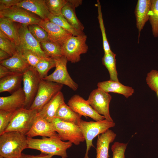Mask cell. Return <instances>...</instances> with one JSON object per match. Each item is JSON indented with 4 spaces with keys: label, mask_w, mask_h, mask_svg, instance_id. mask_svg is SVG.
Wrapping results in <instances>:
<instances>
[{
    "label": "cell",
    "mask_w": 158,
    "mask_h": 158,
    "mask_svg": "<svg viewBox=\"0 0 158 158\" xmlns=\"http://www.w3.org/2000/svg\"><path fill=\"white\" fill-rule=\"evenodd\" d=\"M151 6L150 0H138L137 1L135 8V14L136 27L138 32L139 38L141 30L146 22L149 20Z\"/></svg>",
    "instance_id": "cell-19"
},
{
    "label": "cell",
    "mask_w": 158,
    "mask_h": 158,
    "mask_svg": "<svg viewBox=\"0 0 158 158\" xmlns=\"http://www.w3.org/2000/svg\"><path fill=\"white\" fill-rule=\"evenodd\" d=\"M25 96L20 88L10 96L0 97V110H16L24 108Z\"/></svg>",
    "instance_id": "cell-16"
},
{
    "label": "cell",
    "mask_w": 158,
    "mask_h": 158,
    "mask_svg": "<svg viewBox=\"0 0 158 158\" xmlns=\"http://www.w3.org/2000/svg\"><path fill=\"white\" fill-rule=\"evenodd\" d=\"M28 27L30 33L40 43L49 40L46 31L38 24L30 25Z\"/></svg>",
    "instance_id": "cell-35"
},
{
    "label": "cell",
    "mask_w": 158,
    "mask_h": 158,
    "mask_svg": "<svg viewBox=\"0 0 158 158\" xmlns=\"http://www.w3.org/2000/svg\"><path fill=\"white\" fill-rule=\"evenodd\" d=\"M40 44L42 49L49 57L55 59L63 56L60 45L49 40Z\"/></svg>",
    "instance_id": "cell-30"
},
{
    "label": "cell",
    "mask_w": 158,
    "mask_h": 158,
    "mask_svg": "<svg viewBox=\"0 0 158 158\" xmlns=\"http://www.w3.org/2000/svg\"><path fill=\"white\" fill-rule=\"evenodd\" d=\"M146 82L149 87L158 97V71L152 70L147 74Z\"/></svg>",
    "instance_id": "cell-38"
},
{
    "label": "cell",
    "mask_w": 158,
    "mask_h": 158,
    "mask_svg": "<svg viewBox=\"0 0 158 158\" xmlns=\"http://www.w3.org/2000/svg\"><path fill=\"white\" fill-rule=\"evenodd\" d=\"M116 54L112 51L107 54H104L102 58V62L109 71L110 80L118 82L116 66Z\"/></svg>",
    "instance_id": "cell-27"
},
{
    "label": "cell",
    "mask_w": 158,
    "mask_h": 158,
    "mask_svg": "<svg viewBox=\"0 0 158 158\" xmlns=\"http://www.w3.org/2000/svg\"><path fill=\"white\" fill-rule=\"evenodd\" d=\"M149 20L151 26L153 35L158 37V0H151Z\"/></svg>",
    "instance_id": "cell-31"
},
{
    "label": "cell",
    "mask_w": 158,
    "mask_h": 158,
    "mask_svg": "<svg viewBox=\"0 0 158 158\" xmlns=\"http://www.w3.org/2000/svg\"><path fill=\"white\" fill-rule=\"evenodd\" d=\"M25 135L29 138L40 136L60 138L51 122L48 121L38 114L31 128Z\"/></svg>",
    "instance_id": "cell-15"
},
{
    "label": "cell",
    "mask_w": 158,
    "mask_h": 158,
    "mask_svg": "<svg viewBox=\"0 0 158 158\" xmlns=\"http://www.w3.org/2000/svg\"><path fill=\"white\" fill-rule=\"evenodd\" d=\"M27 138L28 148L37 150L42 153L53 156L57 155L62 158L68 157L67 150L73 145L70 141L65 142L58 137H43L41 139Z\"/></svg>",
    "instance_id": "cell-1"
},
{
    "label": "cell",
    "mask_w": 158,
    "mask_h": 158,
    "mask_svg": "<svg viewBox=\"0 0 158 158\" xmlns=\"http://www.w3.org/2000/svg\"><path fill=\"white\" fill-rule=\"evenodd\" d=\"M55 69L54 72L43 80L68 86L73 91H76L78 85L75 82L68 73L67 68L68 61L64 56L54 59Z\"/></svg>",
    "instance_id": "cell-9"
},
{
    "label": "cell",
    "mask_w": 158,
    "mask_h": 158,
    "mask_svg": "<svg viewBox=\"0 0 158 158\" xmlns=\"http://www.w3.org/2000/svg\"><path fill=\"white\" fill-rule=\"evenodd\" d=\"M68 105L74 111L87 118L89 117L95 121L105 119L104 117L96 112L87 100L78 95L72 96L69 100Z\"/></svg>",
    "instance_id": "cell-13"
},
{
    "label": "cell",
    "mask_w": 158,
    "mask_h": 158,
    "mask_svg": "<svg viewBox=\"0 0 158 158\" xmlns=\"http://www.w3.org/2000/svg\"><path fill=\"white\" fill-rule=\"evenodd\" d=\"M115 125L114 121H110L105 119L95 121H87L81 119L79 126L85 138L86 146L84 158H89V151L91 147H94L92 143L94 139L98 135L106 132Z\"/></svg>",
    "instance_id": "cell-3"
},
{
    "label": "cell",
    "mask_w": 158,
    "mask_h": 158,
    "mask_svg": "<svg viewBox=\"0 0 158 158\" xmlns=\"http://www.w3.org/2000/svg\"><path fill=\"white\" fill-rule=\"evenodd\" d=\"M17 50L25 61L30 66L34 68L42 58L28 50L19 49L17 47Z\"/></svg>",
    "instance_id": "cell-33"
},
{
    "label": "cell",
    "mask_w": 158,
    "mask_h": 158,
    "mask_svg": "<svg viewBox=\"0 0 158 158\" xmlns=\"http://www.w3.org/2000/svg\"><path fill=\"white\" fill-rule=\"evenodd\" d=\"M17 158H53V156L42 153L37 155H30L22 153Z\"/></svg>",
    "instance_id": "cell-41"
},
{
    "label": "cell",
    "mask_w": 158,
    "mask_h": 158,
    "mask_svg": "<svg viewBox=\"0 0 158 158\" xmlns=\"http://www.w3.org/2000/svg\"><path fill=\"white\" fill-rule=\"evenodd\" d=\"M26 135L16 131L4 132L0 135V156L5 158H17L28 148Z\"/></svg>",
    "instance_id": "cell-2"
},
{
    "label": "cell",
    "mask_w": 158,
    "mask_h": 158,
    "mask_svg": "<svg viewBox=\"0 0 158 158\" xmlns=\"http://www.w3.org/2000/svg\"><path fill=\"white\" fill-rule=\"evenodd\" d=\"M0 158H4L1 156H0Z\"/></svg>",
    "instance_id": "cell-44"
},
{
    "label": "cell",
    "mask_w": 158,
    "mask_h": 158,
    "mask_svg": "<svg viewBox=\"0 0 158 158\" xmlns=\"http://www.w3.org/2000/svg\"><path fill=\"white\" fill-rule=\"evenodd\" d=\"M19 26L20 24H17L7 18L0 17V31L17 47L20 41Z\"/></svg>",
    "instance_id": "cell-23"
},
{
    "label": "cell",
    "mask_w": 158,
    "mask_h": 158,
    "mask_svg": "<svg viewBox=\"0 0 158 158\" xmlns=\"http://www.w3.org/2000/svg\"><path fill=\"white\" fill-rule=\"evenodd\" d=\"M112 98L108 93L97 88L93 90L87 100L95 111L105 119L114 121L110 114L109 106Z\"/></svg>",
    "instance_id": "cell-11"
},
{
    "label": "cell",
    "mask_w": 158,
    "mask_h": 158,
    "mask_svg": "<svg viewBox=\"0 0 158 158\" xmlns=\"http://www.w3.org/2000/svg\"><path fill=\"white\" fill-rule=\"evenodd\" d=\"M67 2L63 8L61 14L68 23L77 30L83 32L84 27L78 18L75 8L81 5L82 0H66Z\"/></svg>",
    "instance_id": "cell-17"
},
{
    "label": "cell",
    "mask_w": 158,
    "mask_h": 158,
    "mask_svg": "<svg viewBox=\"0 0 158 158\" xmlns=\"http://www.w3.org/2000/svg\"><path fill=\"white\" fill-rule=\"evenodd\" d=\"M16 73L13 72L5 67L0 65V78Z\"/></svg>",
    "instance_id": "cell-42"
},
{
    "label": "cell",
    "mask_w": 158,
    "mask_h": 158,
    "mask_svg": "<svg viewBox=\"0 0 158 158\" xmlns=\"http://www.w3.org/2000/svg\"><path fill=\"white\" fill-rule=\"evenodd\" d=\"M38 113L36 110L24 108L16 110L4 132H18L25 135L31 128Z\"/></svg>",
    "instance_id": "cell-4"
},
{
    "label": "cell",
    "mask_w": 158,
    "mask_h": 158,
    "mask_svg": "<svg viewBox=\"0 0 158 158\" xmlns=\"http://www.w3.org/2000/svg\"><path fill=\"white\" fill-rule=\"evenodd\" d=\"M128 143L114 142L111 146L112 158H125V152Z\"/></svg>",
    "instance_id": "cell-39"
},
{
    "label": "cell",
    "mask_w": 158,
    "mask_h": 158,
    "mask_svg": "<svg viewBox=\"0 0 158 158\" xmlns=\"http://www.w3.org/2000/svg\"><path fill=\"white\" fill-rule=\"evenodd\" d=\"M97 2L96 5L97 8L98 13L97 18L102 36L103 48L104 54H107L111 52L112 51L110 49L105 32V29L104 24L100 2L98 0H97Z\"/></svg>",
    "instance_id": "cell-32"
},
{
    "label": "cell",
    "mask_w": 158,
    "mask_h": 158,
    "mask_svg": "<svg viewBox=\"0 0 158 158\" xmlns=\"http://www.w3.org/2000/svg\"><path fill=\"white\" fill-rule=\"evenodd\" d=\"M20 43L18 48L30 50L42 58L49 57L42 49L40 43L29 31L28 26L20 24Z\"/></svg>",
    "instance_id": "cell-12"
},
{
    "label": "cell",
    "mask_w": 158,
    "mask_h": 158,
    "mask_svg": "<svg viewBox=\"0 0 158 158\" xmlns=\"http://www.w3.org/2000/svg\"><path fill=\"white\" fill-rule=\"evenodd\" d=\"M66 0H45V3L50 13L53 15L61 14V11L66 4Z\"/></svg>",
    "instance_id": "cell-36"
},
{
    "label": "cell",
    "mask_w": 158,
    "mask_h": 158,
    "mask_svg": "<svg viewBox=\"0 0 158 158\" xmlns=\"http://www.w3.org/2000/svg\"><path fill=\"white\" fill-rule=\"evenodd\" d=\"M116 134L111 130L98 135L96 144V158H109L110 144L114 140Z\"/></svg>",
    "instance_id": "cell-20"
},
{
    "label": "cell",
    "mask_w": 158,
    "mask_h": 158,
    "mask_svg": "<svg viewBox=\"0 0 158 158\" xmlns=\"http://www.w3.org/2000/svg\"><path fill=\"white\" fill-rule=\"evenodd\" d=\"M0 64L13 72L19 73H24L30 66L18 51L10 58L0 61Z\"/></svg>",
    "instance_id": "cell-26"
},
{
    "label": "cell",
    "mask_w": 158,
    "mask_h": 158,
    "mask_svg": "<svg viewBox=\"0 0 158 158\" xmlns=\"http://www.w3.org/2000/svg\"><path fill=\"white\" fill-rule=\"evenodd\" d=\"M0 17L6 18L14 22L27 26L38 24L42 20L35 14L17 6L7 8L0 4Z\"/></svg>",
    "instance_id": "cell-8"
},
{
    "label": "cell",
    "mask_w": 158,
    "mask_h": 158,
    "mask_svg": "<svg viewBox=\"0 0 158 158\" xmlns=\"http://www.w3.org/2000/svg\"><path fill=\"white\" fill-rule=\"evenodd\" d=\"M64 98L60 91L56 94L38 113V114L51 122L59 107L64 103Z\"/></svg>",
    "instance_id": "cell-22"
},
{
    "label": "cell",
    "mask_w": 158,
    "mask_h": 158,
    "mask_svg": "<svg viewBox=\"0 0 158 158\" xmlns=\"http://www.w3.org/2000/svg\"><path fill=\"white\" fill-rule=\"evenodd\" d=\"M11 57L6 52L0 49V62L7 59Z\"/></svg>",
    "instance_id": "cell-43"
},
{
    "label": "cell",
    "mask_w": 158,
    "mask_h": 158,
    "mask_svg": "<svg viewBox=\"0 0 158 158\" xmlns=\"http://www.w3.org/2000/svg\"><path fill=\"white\" fill-rule=\"evenodd\" d=\"M23 73H16L0 79V92L12 94L20 88Z\"/></svg>",
    "instance_id": "cell-24"
},
{
    "label": "cell",
    "mask_w": 158,
    "mask_h": 158,
    "mask_svg": "<svg viewBox=\"0 0 158 158\" xmlns=\"http://www.w3.org/2000/svg\"><path fill=\"white\" fill-rule=\"evenodd\" d=\"M22 0H0V4L5 7L9 8L16 6Z\"/></svg>",
    "instance_id": "cell-40"
},
{
    "label": "cell",
    "mask_w": 158,
    "mask_h": 158,
    "mask_svg": "<svg viewBox=\"0 0 158 158\" xmlns=\"http://www.w3.org/2000/svg\"><path fill=\"white\" fill-rule=\"evenodd\" d=\"M16 111L0 110V135L4 132Z\"/></svg>",
    "instance_id": "cell-37"
},
{
    "label": "cell",
    "mask_w": 158,
    "mask_h": 158,
    "mask_svg": "<svg viewBox=\"0 0 158 158\" xmlns=\"http://www.w3.org/2000/svg\"><path fill=\"white\" fill-rule=\"evenodd\" d=\"M55 66L54 59L50 57L42 58L35 68L38 73L41 79L43 80L48 75L49 71Z\"/></svg>",
    "instance_id": "cell-29"
},
{
    "label": "cell",
    "mask_w": 158,
    "mask_h": 158,
    "mask_svg": "<svg viewBox=\"0 0 158 158\" xmlns=\"http://www.w3.org/2000/svg\"><path fill=\"white\" fill-rule=\"evenodd\" d=\"M48 19L51 22L71 33L73 36H78L84 34L83 32H80L72 26L61 14L54 15L50 13Z\"/></svg>",
    "instance_id": "cell-28"
},
{
    "label": "cell",
    "mask_w": 158,
    "mask_h": 158,
    "mask_svg": "<svg viewBox=\"0 0 158 158\" xmlns=\"http://www.w3.org/2000/svg\"><path fill=\"white\" fill-rule=\"evenodd\" d=\"M87 39L85 34L68 38L61 46L63 56L72 63L79 61L80 55L86 53L88 49Z\"/></svg>",
    "instance_id": "cell-5"
},
{
    "label": "cell",
    "mask_w": 158,
    "mask_h": 158,
    "mask_svg": "<svg viewBox=\"0 0 158 158\" xmlns=\"http://www.w3.org/2000/svg\"><path fill=\"white\" fill-rule=\"evenodd\" d=\"M41 80L37 72L31 66L23 73V88L25 96V108L29 109L32 104Z\"/></svg>",
    "instance_id": "cell-10"
},
{
    "label": "cell",
    "mask_w": 158,
    "mask_h": 158,
    "mask_svg": "<svg viewBox=\"0 0 158 158\" xmlns=\"http://www.w3.org/2000/svg\"><path fill=\"white\" fill-rule=\"evenodd\" d=\"M16 6L35 14L42 20L48 19L50 13L45 0H22Z\"/></svg>",
    "instance_id": "cell-18"
},
{
    "label": "cell",
    "mask_w": 158,
    "mask_h": 158,
    "mask_svg": "<svg viewBox=\"0 0 158 158\" xmlns=\"http://www.w3.org/2000/svg\"><path fill=\"white\" fill-rule=\"evenodd\" d=\"M54 129L62 141L68 140L79 145L85 140L79 126L74 123L62 121L54 118L51 121Z\"/></svg>",
    "instance_id": "cell-7"
},
{
    "label": "cell",
    "mask_w": 158,
    "mask_h": 158,
    "mask_svg": "<svg viewBox=\"0 0 158 158\" xmlns=\"http://www.w3.org/2000/svg\"><path fill=\"white\" fill-rule=\"evenodd\" d=\"M82 116L73 111L65 102L62 104L57 110L54 118L79 126Z\"/></svg>",
    "instance_id": "cell-25"
},
{
    "label": "cell",
    "mask_w": 158,
    "mask_h": 158,
    "mask_svg": "<svg viewBox=\"0 0 158 158\" xmlns=\"http://www.w3.org/2000/svg\"><path fill=\"white\" fill-rule=\"evenodd\" d=\"M97 86L98 88L104 92L121 94L126 98L132 96L134 92L131 87L124 85L119 81L110 80L98 83Z\"/></svg>",
    "instance_id": "cell-21"
},
{
    "label": "cell",
    "mask_w": 158,
    "mask_h": 158,
    "mask_svg": "<svg viewBox=\"0 0 158 158\" xmlns=\"http://www.w3.org/2000/svg\"><path fill=\"white\" fill-rule=\"evenodd\" d=\"M47 33L49 41L61 47L64 42L72 35L48 19L41 20L38 24Z\"/></svg>",
    "instance_id": "cell-14"
},
{
    "label": "cell",
    "mask_w": 158,
    "mask_h": 158,
    "mask_svg": "<svg viewBox=\"0 0 158 158\" xmlns=\"http://www.w3.org/2000/svg\"><path fill=\"white\" fill-rule=\"evenodd\" d=\"M0 49L11 56L17 51V46L0 31Z\"/></svg>",
    "instance_id": "cell-34"
},
{
    "label": "cell",
    "mask_w": 158,
    "mask_h": 158,
    "mask_svg": "<svg viewBox=\"0 0 158 158\" xmlns=\"http://www.w3.org/2000/svg\"><path fill=\"white\" fill-rule=\"evenodd\" d=\"M63 85L41 80L38 90L29 109L39 112L51 99L61 91Z\"/></svg>",
    "instance_id": "cell-6"
}]
</instances>
